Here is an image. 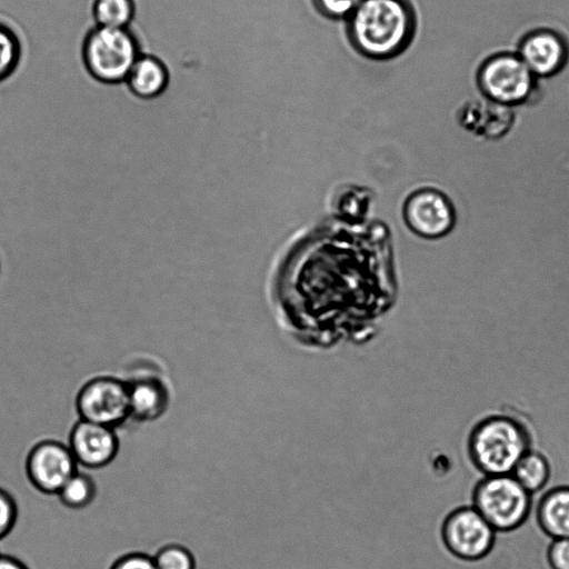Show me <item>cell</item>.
<instances>
[{
    "label": "cell",
    "mask_w": 569,
    "mask_h": 569,
    "mask_svg": "<svg viewBox=\"0 0 569 569\" xmlns=\"http://www.w3.org/2000/svg\"><path fill=\"white\" fill-rule=\"evenodd\" d=\"M109 569H156V566L152 556L133 551L117 558Z\"/></svg>",
    "instance_id": "603a6c76"
},
{
    "label": "cell",
    "mask_w": 569,
    "mask_h": 569,
    "mask_svg": "<svg viewBox=\"0 0 569 569\" xmlns=\"http://www.w3.org/2000/svg\"><path fill=\"white\" fill-rule=\"evenodd\" d=\"M471 500L472 507L496 532L522 526L532 503L531 493L511 473L485 476L473 487Z\"/></svg>",
    "instance_id": "277c9868"
},
{
    "label": "cell",
    "mask_w": 569,
    "mask_h": 569,
    "mask_svg": "<svg viewBox=\"0 0 569 569\" xmlns=\"http://www.w3.org/2000/svg\"><path fill=\"white\" fill-rule=\"evenodd\" d=\"M531 449V437L517 419L492 415L478 421L469 432L467 451L471 463L485 476L511 473Z\"/></svg>",
    "instance_id": "7a4b0ae2"
},
{
    "label": "cell",
    "mask_w": 569,
    "mask_h": 569,
    "mask_svg": "<svg viewBox=\"0 0 569 569\" xmlns=\"http://www.w3.org/2000/svg\"><path fill=\"white\" fill-rule=\"evenodd\" d=\"M478 84L486 99L512 108L529 99L535 76L519 56L499 53L482 63Z\"/></svg>",
    "instance_id": "8992f818"
},
{
    "label": "cell",
    "mask_w": 569,
    "mask_h": 569,
    "mask_svg": "<svg viewBox=\"0 0 569 569\" xmlns=\"http://www.w3.org/2000/svg\"><path fill=\"white\" fill-rule=\"evenodd\" d=\"M74 407L79 419L116 429L128 419V382L111 376L89 379L78 390Z\"/></svg>",
    "instance_id": "52a82bcc"
},
{
    "label": "cell",
    "mask_w": 569,
    "mask_h": 569,
    "mask_svg": "<svg viewBox=\"0 0 569 569\" xmlns=\"http://www.w3.org/2000/svg\"><path fill=\"white\" fill-rule=\"evenodd\" d=\"M57 496L64 507L80 510L94 500L97 485L90 475L78 470L66 481Z\"/></svg>",
    "instance_id": "ac0fdd59"
},
{
    "label": "cell",
    "mask_w": 569,
    "mask_h": 569,
    "mask_svg": "<svg viewBox=\"0 0 569 569\" xmlns=\"http://www.w3.org/2000/svg\"><path fill=\"white\" fill-rule=\"evenodd\" d=\"M459 122L469 132L488 140L503 137L511 129L515 113L511 107L488 99L467 102L459 110Z\"/></svg>",
    "instance_id": "7c38bea8"
},
{
    "label": "cell",
    "mask_w": 569,
    "mask_h": 569,
    "mask_svg": "<svg viewBox=\"0 0 569 569\" xmlns=\"http://www.w3.org/2000/svg\"><path fill=\"white\" fill-rule=\"evenodd\" d=\"M130 419L139 422L160 418L169 406L166 385L153 377H144L128 382Z\"/></svg>",
    "instance_id": "5bb4252c"
},
{
    "label": "cell",
    "mask_w": 569,
    "mask_h": 569,
    "mask_svg": "<svg viewBox=\"0 0 569 569\" xmlns=\"http://www.w3.org/2000/svg\"><path fill=\"white\" fill-rule=\"evenodd\" d=\"M78 467L68 445L52 439L37 442L24 462L27 478L34 489L56 496Z\"/></svg>",
    "instance_id": "9c48e42d"
},
{
    "label": "cell",
    "mask_w": 569,
    "mask_h": 569,
    "mask_svg": "<svg viewBox=\"0 0 569 569\" xmlns=\"http://www.w3.org/2000/svg\"><path fill=\"white\" fill-rule=\"evenodd\" d=\"M547 559L551 569H569V538L552 539Z\"/></svg>",
    "instance_id": "7402d4cb"
},
{
    "label": "cell",
    "mask_w": 569,
    "mask_h": 569,
    "mask_svg": "<svg viewBox=\"0 0 569 569\" xmlns=\"http://www.w3.org/2000/svg\"><path fill=\"white\" fill-rule=\"evenodd\" d=\"M169 82L170 72L167 64L154 54L141 52L123 83L138 99L151 100L160 97Z\"/></svg>",
    "instance_id": "4fadbf2b"
},
{
    "label": "cell",
    "mask_w": 569,
    "mask_h": 569,
    "mask_svg": "<svg viewBox=\"0 0 569 569\" xmlns=\"http://www.w3.org/2000/svg\"><path fill=\"white\" fill-rule=\"evenodd\" d=\"M0 569H29L19 558L0 553Z\"/></svg>",
    "instance_id": "d4e9b609"
},
{
    "label": "cell",
    "mask_w": 569,
    "mask_h": 569,
    "mask_svg": "<svg viewBox=\"0 0 569 569\" xmlns=\"http://www.w3.org/2000/svg\"><path fill=\"white\" fill-rule=\"evenodd\" d=\"M116 429L79 419L69 433L68 447L78 466L101 469L110 465L119 451Z\"/></svg>",
    "instance_id": "30bf717a"
},
{
    "label": "cell",
    "mask_w": 569,
    "mask_h": 569,
    "mask_svg": "<svg viewBox=\"0 0 569 569\" xmlns=\"http://www.w3.org/2000/svg\"><path fill=\"white\" fill-rule=\"evenodd\" d=\"M412 30V13L401 0H362L351 13L352 41L371 58H389L400 52Z\"/></svg>",
    "instance_id": "6da1fadb"
},
{
    "label": "cell",
    "mask_w": 569,
    "mask_h": 569,
    "mask_svg": "<svg viewBox=\"0 0 569 569\" xmlns=\"http://www.w3.org/2000/svg\"><path fill=\"white\" fill-rule=\"evenodd\" d=\"M407 228L416 236L437 240L448 236L456 227L457 210L441 189L423 186L412 190L401 208Z\"/></svg>",
    "instance_id": "5b68a950"
},
{
    "label": "cell",
    "mask_w": 569,
    "mask_h": 569,
    "mask_svg": "<svg viewBox=\"0 0 569 569\" xmlns=\"http://www.w3.org/2000/svg\"><path fill=\"white\" fill-rule=\"evenodd\" d=\"M156 569H196L197 562L192 551L177 542L160 547L152 555Z\"/></svg>",
    "instance_id": "ffe728a7"
},
{
    "label": "cell",
    "mask_w": 569,
    "mask_h": 569,
    "mask_svg": "<svg viewBox=\"0 0 569 569\" xmlns=\"http://www.w3.org/2000/svg\"><path fill=\"white\" fill-rule=\"evenodd\" d=\"M519 49L518 56L535 77L557 73L568 57L565 40L550 30L530 32L522 39Z\"/></svg>",
    "instance_id": "8fae6325"
},
{
    "label": "cell",
    "mask_w": 569,
    "mask_h": 569,
    "mask_svg": "<svg viewBox=\"0 0 569 569\" xmlns=\"http://www.w3.org/2000/svg\"><path fill=\"white\" fill-rule=\"evenodd\" d=\"M22 46L12 28L0 21V82L8 79L18 68Z\"/></svg>",
    "instance_id": "d6986e66"
},
{
    "label": "cell",
    "mask_w": 569,
    "mask_h": 569,
    "mask_svg": "<svg viewBox=\"0 0 569 569\" xmlns=\"http://www.w3.org/2000/svg\"><path fill=\"white\" fill-rule=\"evenodd\" d=\"M440 536L452 556L476 561L491 551L496 531L472 506H462L445 517Z\"/></svg>",
    "instance_id": "ba28073f"
},
{
    "label": "cell",
    "mask_w": 569,
    "mask_h": 569,
    "mask_svg": "<svg viewBox=\"0 0 569 569\" xmlns=\"http://www.w3.org/2000/svg\"><path fill=\"white\" fill-rule=\"evenodd\" d=\"M91 13L94 26L130 28L136 14V3L134 0H93Z\"/></svg>",
    "instance_id": "e0dca14e"
},
{
    "label": "cell",
    "mask_w": 569,
    "mask_h": 569,
    "mask_svg": "<svg viewBox=\"0 0 569 569\" xmlns=\"http://www.w3.org/2000/svg\"><path fill=\"white\" fill-rule=\"evenodd\" d=\"M512 477L529 492L541 490L550 478V465L540 452L529 450L515 466Z\"/></svg>",
    "instance_id": "2e32d148"
},
{
    "label": "cell",
    "mask_w": 569,
    "mask_h": 569,
    "mask_svg": "<svg viewBox=\"0 0 569 569\" xmlns=\"http://www.w3.org/2000/svg\"><path fill=\"white\" fill-rule=\"evenodd\" d=\"M536 519L551 539L569 538V486H558L543 493L538 502Z\"/></svg>",
    "instance_id": "9a60e30c"
},
{
    "label": "cell",
    "mask_w": 569,
    "mask_h": 569,
    "mask_svg": "<svg viewBox=\"0 0 569 569\" xmlns=\"http://www.w3.org/2000/svg\"><path fill=\"white\" fill-rule=\"evenodd\" d=\"M319 7L328 16L341 18L351 16L362 0H317Z\"/></svg>",
    "instance_id": "cb8c5ba5"
},
{
    "label": "cell",
    "mask_w": 569,
    "mask_h": 569,
    "mask_svg": "<svg viewBox=\"0 0 569 569\" xmlns=\"http://www.w3.org/2000/svg\"><path fill=\"white\" fill-rule=\"evenodd\" d=\"M140 53L138 38L130 28L94 26L84 36L81 47L87 72L104 84L123 83Z\"/></svg>",
    "instance_id": "3957f363"
},
{
    "label": "cell",
    "mask_w": 569,
    "mask_h": 569,
    "mask_svg": "<svg viewBox=\"0 0 569 569\" xmlns=\"http://www.w3.org/2000/svg\"><path fill=\"white\" fill-rule=\"evenodd\" d=\"M18 519V506L13 496L0 487V540L14 528Z\"/></svg>",
    "instance_id": "44dd1931"
}]
</instances>
